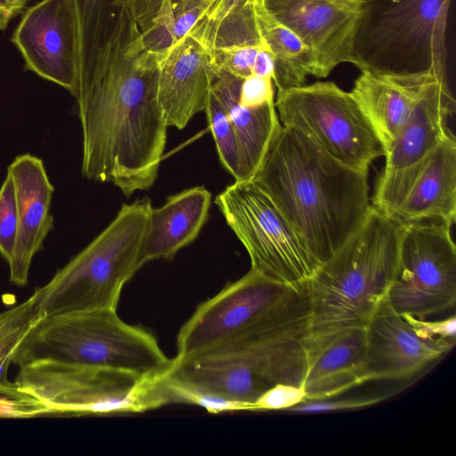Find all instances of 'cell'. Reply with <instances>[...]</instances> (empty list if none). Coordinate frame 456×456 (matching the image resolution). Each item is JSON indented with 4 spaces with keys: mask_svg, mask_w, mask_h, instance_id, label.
<instances>
[{
    "mask_svg": "<svg viewBox=\"0 0 456 456\" xmlns=\"http://www.w3.org/2000/svg\"><path fill=\"white\" fill-rule=\"evenodd\" d=\"M159 56L142 45L126 8L75 96L82 129V175L129 197L152 186L167 141L158 96Z\"/></svg>",
    "mask_w": 456,
    "mask_h": 456,
    "instance_id": "6da1fadb",
    "label": "cell"
},
{
    "mask_svg": "<svg viewBox=\"0 0 456 456\" xmlns=\"http://www.w3.org/2000/svg\"><path fill=\"white\" fill-rule=\"evenodd\" d=\"M321 265L370 206L368 170L349 167L292 126H281L251 180Z\"/></svg>",
    "mask_w": 456,
    "mask_h": 456,
    "instance_id": "7a4b0ae2",
    "label": "cell"
},
{
    "mask_svg": "<svg viewBox=\"0 0 456 456\" xmlns=\"http://www.w3.org/2000/svg\"><path fill=\"white\" fill-rule=\"evenodd\" d=\"M309 299L294 288L273 310L221 346L175 364L171 376L190 387L252 403L277 384L303 387L309 366Z\"/></svg>",
    "mask_w": 456,
    "mask_h": 456,
    "instance_id": "3957f363",
    "label": "cell"
},
{
    "mask_svg": "<svg viewBox=\"0 0 456 456\" xmlns=\"http://www.w3.org/2000/svg\"><path fill=\"white\" fill-rule=\"evenodd\" d=\"M404 225L370 205L357 230L305 284L310 309L309 364L339 334L366 328L386 302Z\"/></svg>",
    "mask_w": 456,
    "mask_h": 456,
    "instance_id": "277c9868",
    "label": "cell"
},
{
    "mask_svg": "<svg viewBox=\"0 0 456 456\" xmlns=\"http://www.w3.org/2000/svg\"><path fill=\"white\" fill-rule=\"evenodd\" d=\"M42 361L139 377L163 376L173 364L152 334L126 323L111 308L39 318L20 346L13 364Z\"/></svg>",
    "mask_w": 456,
    "mask_h": 456,
    "instance_id": "5b68a950",
    "label": "cell"
},
{
    "mask_svg": "<svg viewBox=\"0 0 456 456\" xmlns=\"http://www.w3.org/2000/svg\"><path fill=\"white\" fill-rule=\"evenodd\" d=\"M452 0H359L350 63L389 76L447 79L446 29Z\"/></svg>",
    "mask_w": 456,
    "mask_h": 456,
    "instance_id": "8992f818",
    "label": "cell"
},
{
    "mask_svg": "<svg viewBox=\"0 0 456 456\" xmlns=\"http://www.w3.org/2000/svg\"><path fill=\"white\" fill-rule=\"evenodd\" d=\"M151 208L149 199L123 204L98 236L34 291L39 317L117 309L124 285L142 267L139 256Z\"/></svg>",
    "mask_w": 456,
    "mask_h": 456,
    "instance_id": "52a82bcc",
    "label": "cell"
},
{
    "mask_svg": "<svg viewBox=\"0 0 456 456\" xmlns=\"http://www.w3.org/2000/svg\"><path fill=\"white\" fill-rule=\"evenodd\" d=\"M19 368L15 383L40 401L50 414L140 413L170 403L163 376L139 377L47 361Z\"/></svg>",
    "mask_w": 456,
    "mask_h": 456,
    "instance_id": "ba28073f",
    "label": "cell"
},
{
    "mask_svg": "<svg viewBox=\"0 0 456 456\" xmlns=\"http://www.w3.org/2000/svg\"><path fill=\"white\" fill-rule=\"evenodd\" d=\"M215 202L247 249L251 269L297 288L321 265L270 198L251 180L235 181Z\"/></svg>",
    "mask_w": 456,
    "mask_h": 456,
    "instance_id": "9c48e42d",
    "label": "cell"
},
{
    "mask_svg": "<svg viewBox=\"0 0 456 456\" xmlns=\"http://www.w3.org/2000/svg\"><path fill=\"white\" fill-rule=\"evenodd\" d=\"M281 126L310 137L338 161L361 170L384 155L371 126L350 92L333 82H316L277 92Z\"/></svg>",
    "mask_w": 456,
    "mask_h": 456,
    "instance_id": "30bf717a",
    "label": "cell"
},
{
    "mask_svg": "<svg viewBox=\"0 0 456 456\" xmlns=\"http://www.w3.org/2000/svg\"><path fill=\"white\" fill-rule=\"evenodd\" d=\"M386 303L395 314L419 320L454 307L456 248L451 227L436 222L405 224Z\"/></svg>",
    "mask_w": 456,
    "mask_h": 456,
    "instance_id": "8fae6325",
    "label": "cell"
},
{
    "mask_svg": "<svg viewBox=\"0 0 456 456\" xmlns=\"http://www.w3.org/2000/svg\"><path fill=\"white\" fill-rule=\"evenodd\" d=\"M371 206L405 224L456 222V140L452 133L419 160L382 169Z\"/></svg>",
    "mask_w": 456,
    "mask_h": 456,
    "instance_id": "7c38bea8",
    "label": "cell"
},
{
    "mask_svg": "<svg viewBox=\"0 0 456 456\" xmlns=\"http://www.w3.org/2000/svg\"><path fill=\"white\" fill-rule=\"evenodd\" d=\"M294 288L250 269L196 308L177 334L173 361L193 359L230 340L273 310Z\"/></svg>",
    "mask_w": 456,
    "mask_h": 456,
    "instance_id": "4fadbf2b",
    "label": "cell"
},
{
    "mask_svg": "<svg viewBox=\"0 0 456 456\" xmlns=\"http://www.w3.org/2000/svg\"><path fill=\"white\" fill-rule=\"evenodd\" d=\"M12 43L24 69L53 82L75 98L79 76V28L73 0H42L23 13Z\"/></svg>",
    "mask_w": 456,
    "mask_h": 456,
    "instance_id": "5bb4252c",
    "label": "cell"
},
{
    "mask_svg": "<svg viewBox=\"0 0 456 456\" xmlns=\"http://www.w3.org/2000/svg\"><path fill=\"white\" fill-rule=\"evenodd\" d=\"M266 11L293 31L311 52L314 75L328 77L350 62L359 0H262Z\"/></svg>",
    "mask_w": 456,
    "mask_h": 456,
    "instance_id": "9a60e30c",
    "label": "cell"
},
{
    "mask_svg": "<svg viewBox=\"0 0 456 456\" xmlns=\"http://www.w3.org/2000/svg\"><path fill=\"white\" fill-rule=\"evenodd\" d=\"M456 338H422L385 302L366 327L365 380L411 377L452 349Z\"/></svg>",
    "mask_w": 456,
    "mask_h": 456,
    "instance_id": "2e32d148",
    "label": "cell"
},
{
    "mask_svg": "<svg viewBox=\"0 0 456 456\" xmlns=\"http://www.w3.org/2000/svg\"><path fill=\"white\" fill-rule=\"evenodd\" d=\"M7 173L14 186L19 221L13 253L8 262L10 281L24 286L33 257L43 248L53 228L50 209L54 187L44 161L30 153L18 155L7 167Z\"/></svg>",
    "mask_w": 456,
    "mask_h": 456,
    "instance_id": "e0dca14e",
    "label": "cell"
},
{
    "mask_svg": "<svg viewBox=\"0 0 456 456\" xmlns=\"http://www.w3.org/2000/svg\"><path fill=\"white\" fill-rule=\"evenodd\" d=\"M215 75L208 51L191 33L159 56L158 96L167 126L183 129L205 110Z\"/></svg>",
    "mask_w": 456,
    "mask_h": 456,
    "instance_id": "ac0fdd59",
    "label": "cell"
},
{
    "mask_svg": "<svg viewBox=\"0 0 456 456\" xmlns=\"http://www.w3.org/2000/svg\"><path fill=\"white\" fill-rule=\"evenodd\" d=\"M432 74L389 76L361 71L350 92L371 126L384 153L391 147ZM447 80V79H443Z\"/></svg>",
    "mask_w": 456,
    "mask_h": 456,
    "instance_id": "d6986e66",
    "label": "cell"
},
{
    "mask_svg": "<svg viewBox=\"0 0 456 456\" xmlns=\"http://www.w3.org/2000/svg\"><path fill=\"white\" fill-rule=\"evenodd\" d=\"M210 205V191L196 186L168 197L159 208H151L140 250V265L170 259L191 244L207 222Z\"/></svg>",
    "mask_w": 456,
    "mask_h": 456,
    "instance_id": "ffe728a7",
    "label": "cell"
},
{
    "mask_svg": "<svg viewBox=\"0 0 456 456\" xmlns=\"http://www.w3.org/2000/svg\"><path fill=\"white\" fill-rule=\"evenodd\" d=\"M241 81L240 77L216 69L211 89L224 107L235 130L240 160L235 181H250L282 126L274 101L255 108L239 103Z\"/></svg>",
    "mask_w": 456,
    "mask_h": 456,
    "instance_id": "44dd1931",
    "label": "cell"
},
{
    "mask_svg": "<svg viewBox=\"0 0 456 456\" xmlns=\"http://www.w3.org/2000/svg\"><path fill=\"white\" fill-rule=\"evenodd\" d=\"M454 110L455 99L448 80H433L411 110L391 147L384 153L383 168L403 167L425 157L452 134L447 122Z\"/></svg>",
    "mask_w": 456,
    "mask_h": 456,
    "instance_id": "7402d4cb",
    "label": "cell"
},
{
    "mask_svg": "<svg viewBox=\"0 0 456 456\" xmlns=\"http://www.w3.org/2000/svg\"><path fill=\"white\" fill-rule=\"evenodd\" d=\"M366 328L346 330L309 364L303 384L306 400L333 398L366 382Z\"/></svg>",
    "mask_w": 456,
    "mask_h": 456,
    "instance_id": "603a6c76",
    "label": "cell"
},
{
    "mask_svg": "<svg viewBox=\"0 0 456 456\" xmlns=\"http://www.w3.org/2000/svg\"><path fill=\"white\" fill-rule=\"evenodd\" d=\"M212 0H128L143 46L159 56L187 36Z\"/></svg>",
    "mask_w": 456,
    "mask_h": 456,
    "instance_id": "cb8c5ba5",
    "label": "cell"
},
{
    "mask_svg": "<svg viewBox=\"0 0 456 456\" xmlns=\"http://www.w3.org/2000/svg\"><path fill=\"white\" fill-rule=\"evenodd\" d=\"M255 12L263 41L274 58L273 85L278 91L304 85L314 75L308 47L266 11L262 0H255Z\"/></svg>",
    "mask_w": 456,
    "mask_h": 456,
    "instance_id": "d4e9b609",
    "label": "cell"
},
{
    "mask_svg": "<svg viewBox=\"0 0 456 456\" xmlns=\"http://www.w3.org/2000/svg\"><path fill=\"white\" fill-rule=\"evenodd\" d=\"M128 0H73L79 28L78 86L89 77Z\"/></svg>",
    "mask_w": 456,
    "mask_h": 456,
    "instance_id": "484cf974",
    "label": "cell"
},
{
    "mask_svg": "<svg viewBox=\"0 0 456 456\" xmlns=\"http://www.w3.org/2000/svg\"><path fill=\"white\" fill-rule=\"evenodd\" d=\"M33 294L25 301L0 312V387L15 384L8 379V370L13 364L22 341L39 319Z\"/></svg>",
    "mask_w": 456,
    "mask_h": 456,
    "instance_id": "4316f807",
    "label": "cell"
},
{
    "mask_svg": "<svg viewBox=\"0 0 456 456\" xmlns=\"http://www.w3.org/2000/svg\"><path fill=\"white\" fill-rule=\"evenodd\" d=\"M204 111L214 136L219 159L236 180L240 160L235 130L224 107L212 89Z\"/></svg>",
    "mask_w": 456,
    "mask_h": 456,
    "instance_id": "83f0119b",
    "label": "cell"
},
{
    "mask_svg": "<svg viewBox=\"0 0 456 456\" xmlns=\"http://www.w3.org/2000/svg\"><path fill=\"white\" fill-rule=\"evenodd\" d=\"M18 211L13 183L10 174L0 187V255L8 263L18 234Z\"/></svg>",
    "mask_w": 456,
    "mask_h": 456,
    "instance_id": "f1b7e54d",
    "label": "cell"
},
{
    "mask_svg": "<svg viewBox=\"0 0 456 456\" xmlns=\"http://www.w3.org/2000/svg\"><path fill=\"white\" fill-rule=\"evenodd\" d=\"M47 414H50L48 409L16 383L0 387V418L24 419Z\"/></svg>",
    "mask_w": 456,
    "mask_h": 456,
    "instance_id": "f546056e",
    "label": "cell"
},
{
    "mask_svg": "<svg viewBox=\"0 0 456 456\" xmlns=\"http://www.w3.org/2000/svg\"><path fill=\"white\" fill-rule=\"evenodd\" d=\"M303 387L290 384H277L258 396L252 403V411H288L305 401Z\"/></svg>",
    "mask_w": 456,
    "mask_h": 456,
    "instance_id": "4dcf8cb0",
    "label": "cell"
},
{
    "mask_svg": "<svg viewBox=\"0 0 456 456\" xmlns=\"http://www.w3.org/2000/svg\"><path fill=\"white\" fill-rule=\"evenodd\" d=\"M382 396H364L345 399L305 400L287 411L298 413H320L360 409L374 405L383 400Z\"/></svg>",
    "mask_w": 456,
    "mask_h": 456,
    "instance_id": "1f68e13d",
    "label": "cell"
},
{
    "mask_svg": "<svg viewBox=\"0 0 456 456\" xmlns=\"http://www.w3.org/2000/svg\"><path fill=\"white\" fill-rule=\"evenodd\" d=\"M273 81L271 77L250 75L242 79L239 103L255 108L274 101Z\"/></svg>",
    "mask_w": 456,
    "mask_h": 456,
    "instance_id": "d6a6232c",
    "label": "cell"
},
{
    "mask_svg": "<svg viewBox=\"0 0 456 456\" xmlns=\"http://www.w3.org/2000/svg\"><path fill=\"white\" fill-rule=\"evenodd\" d=\"M403 319L411 326L418 336L422 338H456V317L452 315L441 321H425L411 315Z\"/></svg>",
    "mask_w": 456,
    "mask_h": 456,
    "instance_id": "836d02e7",
    "label": "cell"
},
{
    "mask_svg": "<svg viewBox=\"0 0 456 456\" xmlns=\"http://www.w3.org/2000/svg\"><path fill=\"white\" fill-rule=\"evenodd\" d=\"M27 0H0V31L4 30L10 21L26 6Z\"/></svg>",
    "mask_w": 456,
    "mask_h": 456,
    "instance_id": "e575fe53",
    "label": "cell"
},
{
    "mask_svg": "<svg viewBox=\"0 0 456 456\" xmlns=\"http://www.w3.org/2000/svg\"><path fill=\"white\" fill-rule=\"evenodd\" d=\"M274 72V58L267 47L263 48L257 54L252 75L271 77Z\"/></svg>",
    "mask_w": 456,
    "mask_h": 456,
    "instance_id": "d590c367",
    "label": "cell"
},
{
    "mask_svg": "<svg viewBox=\"0 0 456 456\" xmlns=\"http://www.w3.org/2000/svg\"><path fill=\"white\" fill-rule=\"evenodd\" d=\"M28 2L30 1V0H27Z\"/></svg>",
    "mask_w": 456,
    "mask_h": 456,
    "instance_id": "8d00e7d4",
    "label": "cell"
}]
</instances>
